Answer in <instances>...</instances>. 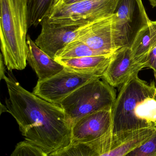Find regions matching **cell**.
Listing matches in <instances>:
<instances>
[{
	"label": "cell",
	"mask_w": 156,
	"mask_h": 156,
	"mask_svg": "<svg viewBox=\"0 0 156 156\" xmlns=\"http://www.w3.org/2000/svg\"><path fill=\"white\" fill-rule=\"evenodd\" d=\"M3 79L9 94L6 112L15 119L25 141L48 155L70 144L72 125L59 105L23 88L12 71Z\"/></svg>",
	"instance_id": "obj_1"
},
{
	"label": "cell",
	"mask_w": 156,
	"mask_h": 156,
	"mask_svg": "<svg viewBox=\"0 0 156 156\" xmlns=\"http://www.w3.org/2000/svg\"><path fill=\"white\" fill-rule=\"evenodd\" d=\"M112 109L113 134L156 127V85L135 76L121 86Z\"/></svg>",
	"instance_id": "obj_2"
},
{
	"label": "cell",
	"mask_w": 156,
	"mask_h": 156,
	"mask_svg": "<svg viewBox=\"0 0 156 156\" xmlns=\"http://www.w3.org/2000/svg\"><path fill=\"white\" fill-rule=\"evenodd\" d=\"M28 0H0V37L4 63L9 71L27 66Z\"/></svg>",
	"instance_id": "obj_3"
},
{
	"label": "cell",
	"mask_w": 156,
	"mask_h": 156,
	"mask_svg": "<svg viewBox=\"0 0 156 156\" xmlns=\"http://www.w3.org/2000/svg\"><path fill=\"white\" fill-rule=\"evenodd\" d=\"M116 99L114 87L99 78L79 87L59 105L73 126L81 118L92 113L112 109Z\"/></svg>",
	"instance_id": "obj_4"
},
{
	"label": "cell",
	"mask_w": 156,
	"mask_h": 156,
	"mask_svg": "<svg viewBox=\"0 0 156 156\" xmlns=\"http://www.w3.org/2000/svg\"><path fill=\"white\" fill-rule=\"evenodd\" d=\"M118 0H85L67 4L56 0L46 16L51 23L80 27L114 13Z\"/></svg>",
	"instance_id": "obj_5"
},
{
	"label": "cell",
	"mask_w": 156,
	"mask_h": 156,
	"mask_svg": "<svg viewBox=\"0 0 156 156\" xmlns=\"http://www.w3.org/2000/svg\"><path fill=\"white\" fill-rule=\"evenodd\" d=\"M150 21L142 0H118L112 23L116 48L131 47L138 33Z\"/></svg>",
	"instance_id": "obj_6"
},
{
	"label": "cell",
	"mask_w": 156,
	"mask_h": 156,
	"mask_svg": "<svg viewBox=\"0 0 156 156\" xmlns=\"http://www.w3.org/2000/svg\"><path fill=\"white\" fill-rule=\"evenodd\" d=\"M99 78L100 77L78 73L65 67L49 79L38 81L33 93L49 102L59 105L79 87Z\"/></svg>",
	"instance_id": "obj_7"
},
{
	"label": "cell",
	"mask_w": 156,
	"mask_h": 156,
	"mask_svg": "<svg viewBox=\"0 0 156 156\" xmlns=\"http://www.w3.org/2000/svg\"><path fill=\"white\" fill-rule=\"evenodd\" d=\"M156 131V127H151L114 134L113 143L108 151H103L95 145L86 144L79 148L76 156H125L148 140Z\"/></svg>",
	"instance_id": "obj_8"
},
{
	"label": "cell",
	"mask_w": 156,
	"mask_h": 156,
	"mask_svg": "<svg viewBox=\"0 0 156 156\" xmlns=\"http://www.w3.org/2000/svg\"><path fill=\"white\" fill-rule=\"evenodd\" d=\"M112 109H103L89 114L72 126L71 143H85L112 136Z\"/></svg>",
	"instance_id": "obj_9"
},
{
	"label": "cell",
	"mask_w": 156,
	"mask_h": 156,
	"mask_svg": "<svg viewBox=\"0 0 156 156\" xmlns=\"http://www.w3.org/2000/svg\"><path fill=\"white\" fill-rule=\"evenodd\" d=\"M113 14L80 27L75 40L83 42L103 55H112L117 50L113 33Z\"/></svg>",
	"instance_id": "obj_10"
},
{
	"label": "cell",
	"mask_w": 156,
	"mask_h": 156,
	"mask_svg": "<svg viewBox=\"0 0 156 156\" xmlns=\"http://www.w3.org/2000/svg\"><path fill=\"white\" fill-rule=\"evenodd\" d=\"M144 68L136 61L131 47L119 48L112 55L109 66L101 78L113 87L122 86Z\"/></svg>",
	"instance_id": "obj_11"
},
{
	"label": "cell",
	"mask_w": 156,
	"mask_h": 156,
	"mask_svg": "<svg viewBox=\"0 0 156 156\" xmlns=\"http://www.w3.org/2000/svg\"><path fill=\"white\" fill-rule=\"evenodd\" d=\"M40 24L42 27L41 33L35 43L53 59L59 50L76 39L79 27L54 23L50 22L46 16Z\"/></svg>",
	"instance_id": "obj_12"
},
{
	"label": "cell",
	"mask_w": 156,
	"mask_h": 156,
	"mask_svg": "<svg viewBox=\"0 0 156 156\" xmlns=\"http://www.w3.org/2000/svg\"><path fill=\"white\" fill-rule=\"evenodd\" d=\"M27 42L28 49L27 61L36 74L38 80L49 79L65 68L40 49L29 35H27Z\"/></svg>",
	"instance_id": "obj_13"
},
{
	"label": "cell",
	"mask_w": 156,
	"mask_h": 156,
	"mask_svg": "<svg viewBox=\"0 0 156 156\" xmlns=\"http://www.w3.org/2000/svg\"><path fill=\"white\" fill-rule=\"evenodd\" d=\"M112 55L86 56L55 60L64 66V67L67 68L75 72L95 75L101 78L110 64Z\"/></svg>",
	"instance_id": "obj_14"
},
{
	"label": "cell",
	"mask_w": 156,
	"mask_h": 156,
	"mask_svg": "<svg viewBox=\"0 0 156 156\" xmlns=\"http://www.w3.org/2000/svg\"><path fill=\"white\" fill-rule=\"evenodd\" d=\"M156 47V21H150L136 36L131 49L136 61L141 62L146 55Z\"/></svg>",
	"instance_id": "obj_15"
},
{
	"label": "cell",
	"mask_w": 156,
	"mask_h": 156,
	"mask_svg": "<svg viewBox=\"0 0 156 156\" xmlns=\"http://www.w3.org/2000/svg\"><path fill=\"white\" fill-rule=\"evenodd\" d=\"M103 55L91 48L82 41L74 40L60 49L55 55L54 59H70L86 56Z\"/></svg>",
	"instance_id": "obj_16"
},
{
	"label": "cell",
	"mask_w": 156,
	"mask_h": 156,
	"mask_svg": "<svg viewBox=\"0 0 156 156\" xmlns=\"http://www.w3.org/2000/svg\"><path fill=\"white\" fill-rule=\"evenodd\" d=\"M55 0H28V27H37L47 15Z\"/></svg>",
	"instance_id": "obj_17"
},
{
	"label": "cell",
	"mask_w": 156,
	"mask_h": 156,
	"mask_svg": "<svg viewBox=\"0 0 156 156\" xmlns=\"http://www.w3.org/2000/svg\"><path fill=\"white\" fill-rule=\"evenodd\" d=\"M125 156H156V131L148 140L131 150Z\"/></svg>",
	"instance_id": "obj_18"
},
{
	"label": "cell",
	"mask_w": 156,
	"mask_h": 156,
	"mask_svg": "<svg viewBox=\"0 0 156 156\" xmlns=\"http://www.w3.org/2000/svg\"><path fill=\"white\" fill-rule=\"evenodd\" d=\"M10 156H49L35 146L23 141L18 143Z\"/></svg>",
	"instance_id": "obj_19"
},
{
	"label": "cell",
	"mask_w": 156,
	"mask_h": 156,
	"mask_svg": "<svg viewBox=\"0 0 156 156\" xmlns=\"http://www.w3.org/2000/svg\"><path fill=\"white\" fill-rule=\"evenodd\" d=\"M145 68H148L154 70L156 77V47L152 49L141 61Z\"/></svg>",
	"instance_id": "obj_20"
},
{
	"label": "cell",
	"mask_w": 156,
	"mask_h": 156,
	"mask_svg": "<svg viewBox=\"0 0 156 156\" xmlns=\"http://www.w3.org/2000/svg\"><path fill=\"white\" fill-rule=\"evenodd\" d=\"M63 2L67 4H71L75 3L85 0H62Z\"/></svg>",
	"instance_id": "obj_21"
},
{
	"label": "cell",
	"mask_w": 156,
	"mask_h": 156,
	"mask_svg": "<svg viewBox=\"0 0 156 156\" xmlns=\"http://www.w3.org/2000/svg\"><path fill=\"white\" fill-rule=\"evenodd\" d=\"M148 1L153 7H156V0H148Z\"/></svg>",
	"instance_id": "obj_22"
},
{
	"label": "cell",
	"mask_w": 156,
	"mask_h": 156,
	"mask_svg": "<svg viewBox=\"0 0 156 156\" xmlns=\"http://www.w3.org/2000/svg\"><path fill=\"white\" fill-rule=\"evenodd\" d=\"M55 1H56V0H55Z\"/></svg>",
	"instance_id": "obj_23"
}]
</instances>
